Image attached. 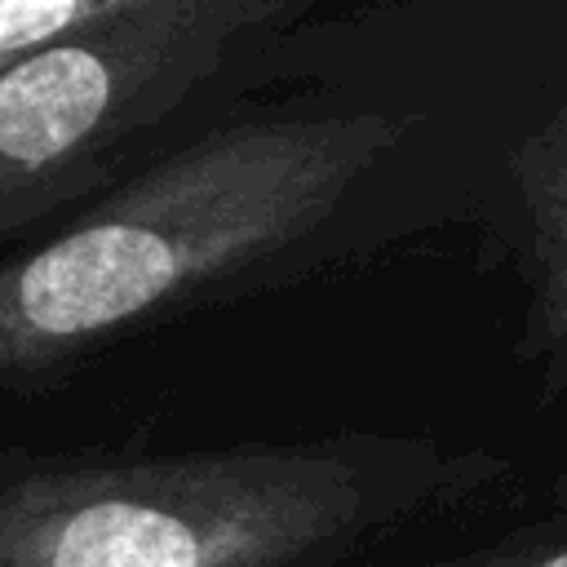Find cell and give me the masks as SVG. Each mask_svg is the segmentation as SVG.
<instances>
[{"instance_id": "1", "label": "cell", "mask_w": 567, "mask_h": 567, "mask_svg": "<svg viewBox=\"0 0 567 567\" xmlns=\"http://www.w3.org/2000/svg\"><path fill=\"white\" fill-rule=\"evenodd\" d=\"M421 111L270 89L66 221L0 248V394H40L177 319L465 226Z\"/></svg>"}, {"instance_id": "2", "label": "cell", "mask_w": 567, "mask_h": 567, "mask_svg": "<svg viewBox=\"0 0 567 567\" xmlns=\"http://www.w3.org/2000/svg\"><path fill=\"white\" fill-rule=\"evenodd\" d=\"M501 474L496 452L390 430L0 447V567H346Z\"/></svg>"}, {"instance_id": "3", "label": "cell", "mask_w": 567, "mask_h": 567, "mask_svg": "<svg viewBox=\"0 0 567 567\" xmlns=\"http://www.w3.org/2000/svg\"><path fill=\"white\" fill-rule=\"evenodd\" d=\"M257 89L421 111L470 213L523 288L514 354L540 403L567 394V0H346L270 31Z\"/></svg>"}, {"instance_id": "4", "label": "cell", "mask_w": 567, "mask_h": 567, "mask_svg": "<svg viewBox=\"0 0 567 567\" xmlns=\"http://www.w3.org/2000/svg\"><path fill=\"white\" fill-rule=\"evenodd\" d=\"M301 0H159L0 66V248H13L252 97L266 31Z\"/></svg>"}, {"instance_id": "5", "label": "cell", "mask_w": 567, "mask_h": 567, "mask_svg": "<svg viewBox=\"0 0 567 567\" xmlns=\"http://www.w3.org/2000/svg\"><path fill=\"white\" fill-rule=\"evenodd\" d=\"M159 0H0V66L35 53L89 22H102L111 13H128V9H146ZM315 13L346 4V0H301Z\"/></svg>"}, {"instance_id": "6", "label": "cell", "mask_w": 567, "mask_h": 567, "mask_svg": "<svg viewBox=\"0 0 567 567\" xmlns=\"http://www.w3.org/2000/svg\"><path fill=\"white\" fill-rule=\"evenodd\" d=\"M412 567H567V501L523 527H509L461 554H443Z\"/></svg>"}]
</instances>
